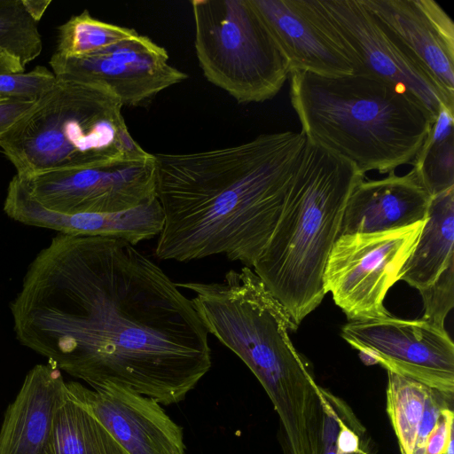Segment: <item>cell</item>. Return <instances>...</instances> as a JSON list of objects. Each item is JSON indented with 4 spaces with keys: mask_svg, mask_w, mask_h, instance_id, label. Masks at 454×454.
I'll use <instances>...</instances> for the list:
<instances>
[{
    "mask_svg": "<svg viewBox=\"0 0 454 454\" xmlns=\"http://www.w3.org/2000/svg\"><path fill=\"white\" fill-rule=\"evenodd\" d=\"M9 306L20 344L93 389L117 387L169 405L211 367L208 333L191 300L121 239L59 233Z\"/></svg>",
    "mask_w": 454,
    "mask_h": 454,
    "instance_id": "cell-1",
    "label": "cell"
},
{
    "mask_svg": "<svg viewBox=\"0 0 454 454\" xmlns=\"http://www.w3.org/2000/svg\"><path fill=\"white\" fill-rule=\"evenodd\" d=\"M301 132L262 134L238 145L155 153L164 226L160 260L223 254L253 267L272 234L304 148Z\"/></svg>",
    "mask_w": 454,
    "mask_h": 454,
    "instance_id": "cell-2",
    "label": "cell"
},
{
    "mask_svg": "<svg viewBox=\"0 0 454 454\" xmlns=\"http://www.w3.org/2000/svg\"><path fill=\"white\" fill-rule=\"evenodd\" d=\"M191 300L208 333L235 353L257 378L283 431L286 454H317L324 420L319 386L288 331L298 326L249 267L220 282L176 283Z\"/></svg>",
    "mask_w": 454,
    "mask_h": 454,
    "instance_id": "cell-3",
    "label": "cell"
},
{
    "mask_svg": "<svg viewBox=\"0 0 454 454\" xmlns=\"http://www.w3.org/2000/svg\"><path fill=\"white\" fill-rule=\"evenodd\" d=\"M290 100L305 137L365 176L412 162L433 118L410 94L364 73L323 76L292 71Z\"/></svg>",
    "mask_w": 454,
    "mask_h": 454,
    "instance_id": "cell-4",
    "label": "cell"
},
{
    "mask_svg": "<svg viewBox=\"0 0 454 454\" xmlns=\"http://www.w3.org/2000/svg\"><path fill=\"white\" fill-rule=\"evenodd\" d=\"M363 179L352 162L306 138L279 218L253 265L297 326L325 294V267Z\"/></svg>",
    "mask_w": 454,
    "mask_h": 454,
    "instance_id": "cell-5",
    "label": "cell"
},
{
    "mask_svg": "<svg viewBox=\"0 0 454 454\" xmlns=\"http://www.w3.org/2000/svg\"><path fill=\"white\" fill-rule=\"evenodd\" d=\"M122 107L103 88L57 79L0 136V147L20 177L145 158L150 153L128 130Z\"/></svg>",
    "mask_w": 454,
    "mask_h": 454,
    "instance_id": "cell-6",
    "label": "cell"
},
{
    "mask_svg": "<svg viewBox=\"0 0 454 454\" xmlns=\"http://www.w3.org/2000/svg\"><path fill=\"white\" fill-rule=\"evenodd\" d=\"M194 47L206 79L241 104L274 98L287 62L251 0H192Z\"/></svg>",
    "mask_w": 454,
    "mask_h": 454,
    "instance_id": "cell-7",
    "label": "cell"
},
{
    "mask_svg": "<svg viewBox=\"0 0 454 454\" xmlns=\"http://www.w3.org/2000/svg\"><path fill=\"white\" fill-rule=\"evenodd\" d=\"M424 222L338 237L325 267L323 287L348 319L365 321L390 316L384 306L386 294L400 280Z\"/></svg>",
    "mask_w": 454,
    "mask_h": 454,
    "instance_id": "cell-8",
    "label": "cell"
},
{
    "mask_svg": "<svg viewBox=\"0 0 454 454\" xmlns=\"http://www.w3.org/2000/svg\"><path fill=\"white\" fill-rule=\"evenodd\" d=\"M24 192L39 205L58 213H116L157 198L156 159L137 160L20 177Z\"/></svg>",
    "mask_w": 454,
    "mask_h": 454,
    "instance_id": "cell-9",
    "label": "cell"
},
{
    "mask_svg": "<svg viewBox=\"0 0 454 454\" xmlns=\"http://www.w3.org/2000/svg\"><path fill=\"white\" fill-rule=\"evenodd\" d=\"M341 337L367 364H378L454 399V344L445 328L390 315L348 323Z\"/></svg>",
    "mask_w": 454,
    "mask_h": 454,
    "instance_id": "cell-10",
    "label": "cell"
},
{
    "mask_svg": "<svg viewBox=\"0 0 454 454\" xmlns=\"http://www.w3.org/2000/svg\"><path fill=\"white\" fill-rule=\"evenodd\" d=\"M323 24L356 67L417 99L433 120L446 106L454 111L431 79L387 35L361 0H311Z\"/></svg>",
    "mask_w": 454,
    "mask_h": 454,
    "instance_id": "cell-11",
    "label": "cell"
},
{
    "mask_svg": "<svg viewBox=\"0 0 454 454\" xmlns=\"http://www.w3.org/2000/svg\"><path fill=\"white\" fill-rule=\"evenodd\" d=\"M50 65L57 79L103 88L123 106L142 105L188 77L170 64L164 47L138 33L82 57L53 53Z\"/></svg>",
    "mask_w": 454,
    "mask_h": 454,
    "instance_id": "cell-12",
    "label": "cell"
},
{
    "mask_svg": "<svg viewBox=\"0 0 454 454\" xmlns=\"http://www.w3.org/2000/svg\"><path fill=\"white\" fill-rule=\"evenodd\" d=\"M391 41L454 106V24L434 0H361Z\"/></svg>",
    "mask_w": 454,
    "mask_h": 454,
    "instance_id": "cell-13",
    "label": "cell"
},
{
    "mask_svg": "<svg viewBox=\"0 0 454 454\" xmlns=\"http://www.w3.org/2000/svg\"><path fill=\"white\" fill-rule=\"evenodd\" d=\"M127 454H185L183 429L156 400L107 386L88 388L67 382Z\"/></svg>",
    "mask_w": 454,
    "mask_h": 454,
    "instance_id": "cell-14",
    "label": "cell"
},
{
    "mask_svg": "<svg viewBox=\"0 0 454 454\" xmlns=\"http://www.w3.org/2000/svg\"><path fill=\"white\" fill-rule=\"evenodd\" d=\"M284 55L290 73L323 76L356 72L350 56L323 24L311 0H251Z\"/></svg>",
    "mask_w": 454,
    "mask_h": 454,
    "instance_id": "cell-15",
    "label": "cell"
},
{
    "mask_svg": "<svg viewBox=\"0 0 454 454\" xmlns=\"http://www.w3.org/2000/svg\"><path fill=\"white\" fill-rule=\"evenodd\" d=\"M4 211L26 225L66 235L118 238L133 246L159 236L164 226V215L157 198L121 212L67 215L39 205L24 192L15 176L7 187Z\"/></svg>",
    "mask_w": 454,
    "mask_h": 454,
    "instance_id": "cell-16",
    "label": "cell"
},
{
    "mask_svg": "<svg viewBox=\"0 0 454 454\" xmlns=\"http://www.w3.org/2000/svg\"><path fill=\"white\" fill-rule=\"evenodd\" d=\"M386 401L401 454L453 451V399L419 381L387 372Z\"/></svg>",
    "mask_w": 454,
    "mask_h": 454,
    "instance_id": "cell-17",
    "label": "cell"
},
{
    "mask_svg": "<svg viewBox=\"0 0 454 454\" xmlns=\"http://www.w3.org/2000/svg\"><path fill=\"white\" fill-rule=\"evenodd\" d=\"M432 197L413 169L403 176L360 181L351 192L339 236L399 229L424 222Z\"/></svg>",
    "mask_w": 454,
    "mask_h": 454,
    "instance_id": "cell-18",
    "label": "cell"
},
{
    "mask_svg": "<svg viewBox=\"0 0 454 454\" xmlns=\"http://www.w3.org/2000/svg\"><path fill=\"white\" fill-rule=\"evenodd\" d=\"M66 392L59 369L50 364L34 366L4 412L0 454H48L53 417Z\"/></svg>",
    "mask_w": 454,
    "mask_h": 454,
    "instance_id": "cell-19",
    "label": "cell"
},
{
    "mask_svg": "<svg viewBox=\"0 0 454 454\" xmlns=\"http://www.w3.org/2000/svg\"><path fill=\"white\" fill-rule=\"evenodd\" d=\"M454 188L432 197L417 243L400 280L419 290L454 262Z\"/></svg>",
    "mask_w": 454,
    "mask_h": 454,
    "instance_id": "cell-20",
    "label": "cell"
},
{
    "mask_svg": "<svg viewBox=\"0 0 454 454\" xmlns=\"http://www.w3.org/2000/svg\"><path fill=\"white\" fill-rule=\"evenodd\" d=\"M48 454L127 453L67 387L66 395L53 417Z\"/></svg>",
    "mask_w": 454,
    "mask_h": 454,
    "instance_id": "cell-21",
    "label": "cell"
},
{
    "mask_svg": "<svg viewBox=\"0 0 454 454\" xmlns=\"http://www.w3.org/2000/svg\"><path fill=\"white\" fill-rule=\"evenodd\" d=\"M419 183L431 197L454 188V111L442 106L412 160Z\"/></svg>",
    "mask_w": 454,
    "mask_h": 454,
    "instance_id": "cell-22",
    "label": "cell"
},
{
    "mask_svg": "<svg viewBox=\"0 0 454 454\" xmlns=\"http://www.w3.org/2000/svg\"><path fill=\"white\" fill-rule=\"evenodd\" d=\"M42 50L37 23L21 0H0V75L25 72Z\"/></svg>",
    "mask_w": 454,
    "mask_h": 454,
    "instance_id": "cell-23",
    "label": "cell"
},
{
    "mask_svg": "<svg viewBox=\"0 0 454 454\" xmlns=\"http://www.w3.org/2000/svg\"><path fill=\"white\" fill-rule=\"evenodd\" d=\"M324 420L317 454H377L376 444L352 408L321 387Z\"/></svg>",
    "mask_w": 454,
    "mask_h": 454,
    "instance_id": "cell-24",
    "label": "cell"
},
{
    "mask_svg": "<svg viewBox=\"0 0 454 454\" xmlns=\"http://www.w3.org/2000/svg\"><path fill=\"white\" fill-rule=\"evenodd\" d=\"M137 34L133 28L98 20L85 10L58 27L54 53L65 57H82Z\"/></svg>",
    "mask_w": 454,
    "mask_h": 454,
    "instance_id": "cell-25",
    "label": "cell"
},
{
    "mask_svg": "<svg viewBox=\"0 0 454 454\" xmlns=\"http://www.w3.org/2000/svg\"><path fill=\"white\" fill-rule=\"evenodd\" d=\"M57 82L47 67L37 66L29 72L0 75V96L27 101H36Z\"/></svg>",
    "mask_w": 454,
    "mask_h": 454,
    "instance_id": "cell-26",
    "label": "cell"
},
{
    "mask_svg": "<svg viewBox=\"0 0 454 454\" xmlns=\"http://www.w3.org/2000/svg\"><path fill=\"white\" fill-rule=\"evenodd\" d=\"M424 313L421 319L445 328L446 316L454 306V262H451L427 288L419 290Z\"/></svg>",
    "mask_w": 454,
    "mask_h": 454,
    "instance_id": "cell-27",
    "label": "cell"
},
{
    "mask_svg": "<svg viewBox=\"0 0 454 454\" xmlns=\"http://www.w3.org/2000/svg\"><path fill=\"white\" fill-rule=\"evenodd\" d=\"M36 101L11 98L0 101V136L27 114L35 105Z\"/></svg>",
    "mask_w": 454,
    "mask_h": 454,
    "instance_id": "cell-28",
    "label": "cell"
},
{
    "mask_svg": "<svg viewBox=\"0 0 454 454\" xmlns=\"http://www.w3.org/2000/svg\"><path fill=\"white\" fill-rule=\"evenodd\" d=\"M22 4L30 18L36 23L42 19L51 4V0H21Z\"/></svg>",
    "mask_w": 454,
    "mask_h": 454,
    "instance_id": "cell-29",
    "label": "cell"
},
{
    "mask_svg": "<svg viewBox=\"0 0 454 454\" xmlns=\"http://www.w3.org/2000/svg\"><path fill=\"white\" fill-rule=\"evenodd\" d=\"M449 454H453V452H450V453H449Z\"/></svg>",
    "mask_w": 454,
    "mask_h": 454,
    "instance_id": "cell-30",
    "label": "cell"
}]
</instances>
